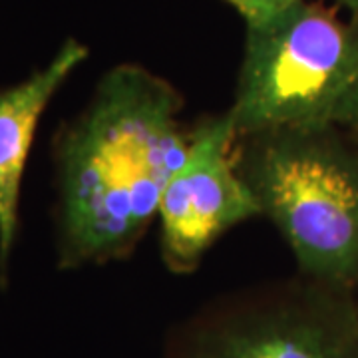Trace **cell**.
<instances>
[{
  "mask_svg": "<svg viewBox=\"0 0 358 358\" xmlns=\"http://www.w3.org/2000/svg\"><path fill=\"white\" fill-rule=\"evenodd\" d=\"M243 18L245 28L265 24L289 10L299 0H223Z\"/></svg>",
  "mask_w": 358,
  "mask_h": 358,
  "instance_id": "cell-7",
  "label": "cell"
},
{
  "mask_svg": "<svg viewBox=\"0 0 358 358\" xmlns=\"http://www.w3.org/2000/svg\"><path fill=\"white\" fill-rule=\"evenodd\" d=\"M237 136L336 128L358 136V16L299 0L245 28L233 102Z\"/></svg>",
  "mask_w": 358,
  "mask_h": 358,
  "instance_id": "cell-3",
  "label": "cell"
},
{
  "mask_svg": "<svg viewBox=\"0 0 358 358\" xmlns=\"http://www.w3.org/2000/svg\"><path fill=\"white\" fill-rule=\"evenodd\" d=\"M173 358H358V303L301 275L251 287L199 313Z\"/></svg>",
  "mask_w": 358,
  "mask_h": 358,
  "instance_id": "cell-4",
  "label": "cell"
},
{
  "mask_svg": "<svg viewBox=\"0 0 358 358\" xmlns=\"http://www.w3.org/2000/svg\"><path fill=\"white\" fill-rule=\"evenodd\" d=\"M183 96L136 62L103 74L54 140L58 267L126 261L157 221L189 148Z\"/></svg>",
  "mask_w": 358,
  "mask_h": 358,
  "instance_id": "cell-1",
  "label": "cell"
},
{
  "mask_svg": "<svg viewBox=\"0 0 358 358\" xmlns=\"http://www.w3.org/2000/svg\"><path fill=\"white\" fill-rule=\"evenodd\" d=\"M235 159L296 263V275L358 289V140L336 128H281L237 136Z\"/></svg>",
  "mask_w": 358,
  "mask_h": 358,
  "instance_id": "cell-2",
  "label": "cell"
},
{
  "mask_svg": "<svg viewBox=\"0 0 358 358\" xmlns=\"http://www.w3.org/2000/svg\"><path fill=\"white\" fill-rule=\"evenodd\" d=\"M237 129L225 110L192 128L183 164L159 203V257L173 275L195 273L209 249L261 209L235 159Z\"/></svg>",
  "mask_w": 358,
  "mask_h": 358,
  "instance_id": "cell-5",
  "label": "cell"
},
{
  "mask_svg": "<svg viewBox=\"0 0 358 358\" xmlns=\"http://www.w3.org/2000/svg\"><path fill=\"white\" fill-rule=\"evenodd\" d=\"M338 10H345L350 16H358V0H334Z\"/></svg>",
  "mask_w": 358,
  "mask_h": 358,
  "instance_id": "cell-8",
  "label": "cell"
},
{
  "mask_svg": "<svg viewBox=\"0 0 358 358\" xmlns=\"http://www.w3.org/2000/svg\"><path fill=\"white\" fill-rule=\"evenodd\" d=\"M357 140H358V136H357Z\"/></svg>",
  "mask_w": 358,
  "mask_h": 358,
  "instance_id": "cell-9",
  "label": "cell"
},
{
  "mask_svg": "<svg viewBox=\"0 0 358 358\" xmlns=\"http://www.w3.org/2000/svg\"><path fill=\"white\" fill-rule=\"evenodd\" d=\"M88 46L68 38L48 64L0 90V275L4 279L18 235L20 187L38 122L56 92L88 58Z\"/></svg>",
  "mask_w": 358,
  "mask_h": 358,
  "instance_id": "cell-6",
  "label": "cell"
}]
</instances>
